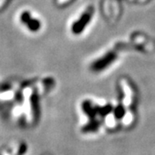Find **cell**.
Returning <instances> with one entry per match:
<instances>
[{"label":"cell","instance_id":"obj_1","mask_svg":"<svg viewBox=\"0 0 155 155\" xmlns=\"http://www.w3.org/2000/svg\"><path fill=\"white\" fill-rule=\"evenodd\" d=\"M54 85L55 80L50 76L29 78L19 81L12 103L15 118L25 123L36 122L41 112V99L50 92Z\"/></svg>","mask_w":155,"mask_h":155},{"label":"cell","instance_id":"obj_2","mask_svg":"<svg viewBox=\"0 0 155 155\" xmlns=\"http://www.w3.org/2000/svg\"><path fill=\"white\" fill-rule=\"evenodd\" d=\"M82 110L84 113L89 117V122L82 127V132L84 134H90L97 132L101 126L102 122L97 119V116H99L100 117L104 118L113 110V107L110 104L100 107L94 105L89 100H85L82 104Z\"/></svg>","mask_w":155,"mask_h":155},{"label":"cell","instance_id":"obj_3","mask_svg":"<svg viewBox=\"0 0 155 155\" xmlns=\"http://www.w3.org/2000/svg\"><path fill=\"white\" fill-rule=\"evenodd\" d=\"M19 22L25 29L31 34L39 33L42 28V22L38 17H35L29 10H22L18 16Z\"/></svg>","mask_w":155,"mask_h":155},{"label":"cell","instance_id":"obj_4","mask_svg":"<svg viewBox=\"0 0 155 155\" xmlns=\"http://www.w3.org/2000/svg\"><path fill=\"white\" fill-rule=\"evenodd\" d=\"M18 82L5 81L0 83V104L13 103Z\"/></svg>","mask_w":155,"mask_h":155},{"label":"cell","instance_id":"obj_5","mask_svg":"<svg viewBox=\"0 0 155 155\" xmlns=\"http://www.w3.org/2000/svg\"><path fill=\"white\" fill-rule=\"evenodd\" d=\"M91 17V11L90 10L85 11L84 13H82V15L72 23L71 25L72 33L73 35H78L81 33L90 22Z\"/></svg>","mask_w":155,"mask_h":155},{"label":"cell","instance_id":"obj_6","mask_svg":"<svg viewBox=\"0 0 155 155\" xmlns=\"http://www.w3.org/2000/svg\"><path fill=\"white\" fill-rule=\"evenodd\" d=\"M26 153V144L18 141L12 144L6 145L0 150V155H25Z\"/></svg>","mask_w":155,"mask_h":155},{"label":"cell","instance_id":"obj_7","mask_svg":"<svg viewBox=\"0 0 155 155\" xmlns=\"http://www.w3.org/2000/svg\"><path fill=\"white\" fill-rule=\"evenodd\" d=\"M74 0H54V4L57 8H66Z\"/></svg>","mask_w":155,"mask_h":155},{"label":"cell","instance_id":"obj_8","mask_svg":"<svg viewBox=\"0 0 155 155\" xmlns=\"http://www.w3.org/2000/svg\"><path fill=\"white\" fill-rule=\"evenodd\" d=\"M13 1L14 0H0V14L6 11Z\"/></svg>","mask_w":155,"mask_h":155}]
</instances>
